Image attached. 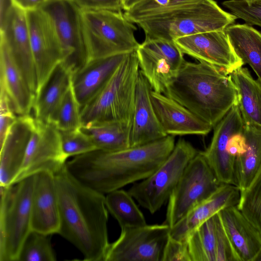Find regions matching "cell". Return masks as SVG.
Wrapping results in <instances>:
<instances>
[{"instance_id":"8992f818","label":"cell","mask_w":261,"mask_h":261,"mask_svg":"<svg viewBox=\"0 0 261 261\" xmlns=\"http://www.w3.org/2000/svg\"><path fill=\"white\" fill-rule=\"evenodd\" d=\"M35 175L7 186H1L0 261H18L32 231L31 204Z\"/></svg>"},{"instance_id":"f546056e","label":"cell","mask_w":261,"mask_h":261,"mask_svg":"<svg viewBox=\"0 0 261 261\" xmlns=\"http://www.w3.org/2000/svg\"><path fill=\"white\" fill-rule=\"evenodd\" d=\"M140 71L153 91L164 94L178 71L163 56L140 45L136 50Z\"/></svg>"},{"instance_id":"7bdbcfd3","label":"cell","mask_w":261,"mask_h":261,"mask_svg":"<svg viewBox=\"0 0 261 261\" xmlns=\"http://www.w3.org/2000/svg\"><path fill=\"white\" fill-rule=\"evenodd\" d=\"M143 0H122V8L127 11Z\"/></svg>"},{"instance_id":"52a82bcc","label":"cell","mask_w":261,"mask_h":261,"mask_svg":"<svg viewBox=\"0 0 261 261\" xmlns=\"http://www.w3.org/2000/svg\"><path fill=\"white\" fill-rule=\"evenodd\" d=\"M82 11L89 60L129 53L139 47L137 28L122 11Z\"/></svg>"},{"instance_id":"cb8c5ba5","label":"cell","mask_w":261,"mask_h":261,"mask_svg":"<svg viewBox=\"0 0 261 261\" xmlns=\"http://www.w3.org/2000/svg\"><path fill=\"white\" fill-rule=\"evenodd\" d=\"M126 54L90 60L72 74L71 86L81 109L103 88Z\"/></svg>"},{"instance_id":"d590c367","label":"cell","mask_w":261,"mask_h":261,"mask_svg":"<svg viewBox=\"0 0 261 261\" xmlns=\"http://www.w3.org/2000/svg\"><path fill=\"white\" fill-rule=\"evenodd\" d=\"M61 147L67 158L97 149L96 146L81 127L70 130H59Z\"/></svg>"},{"instance_id":"6da1fadb","label":"cell","mask_w":261,"mask_h":261,"mask_svg":"<svg viewBox=\"0 0 261 261\" xmlns=\"http://www.w3.org/2000/svg\"><path fill=\"white\" fill-rule=\"evenodd\" d=\"M175 144L174 137L167 136L117 151L96 149L73 156L66 167L81 183L107 194L148 177L168 158Z\"/></svg>"},{"instance_id":"ffe728a7","label":"cell","mask_w":261,"mask_h":261,"mask_svg":"<svg viewBox=\"0 0 261 261\" xmlns=\"http://www.w3.org/2000/svg\"><path fill=\"white\" fill-rule=\"evenodd\" d=\"M151 90L149 82L140 70L129 133V147L145 144L167 136L154 111L150 97Z\"/></svg>"},{"instance_id":"836d02e7","label":"cell","mask_w":261,"mask_h":261,"mask_svg":"<svg viewBox=\"0 0 261 261\" xmlns=\"http://www.w3.org/2000/svg\"><path fill=\"white\" fill-rule=\"evenodd\" d=\"M237 206L261 233V165L248 186L240 192Z\"/></svg>"},{"instance_id":"44dd1931","label":"cell","mask_w":261,"mask_h":261,"mask_svg":"<svg viewBox=\"0 0 261 261\" xmlns=\"http://www.w3.org/2000/svg\"><path fill=\"white\" fill-rule=\"evenodd\" d=\"M240 191L231 184H222L207 198L196 205L170 228V236L178 241H186L199 226L221 210L237 205Z\"/></svg>"},{"instance_id":"4fadbf2b","label":"cell","mask_w":261,"mask_h":261,"mask_svg":"<svg viewBox=\"0 0 261 261\" xmlns=\"http://www.w3.org/2000/svg\"><path fill=\"white\" fill-rule=\"evenodd\" d=\"M67 159L62 149L59 130L50 123L35 119L22 165L13 184L41 172L55 175Z\"/></svg>"},{"instance_id":"60d3db41","label":"cell","mask_w":261,"mask_h":261,"mask_svg":"<svg viewBox=\"0 0 261 261\" xmlns=\"http://www.w3.org/2000/svg\"><path fill=\"white\" fill-rule=\"evenodd\" d=\"M82 10L122 11V0H72Z\"/></svg>"},{"instance_id":"603a6c76","label":"cell","mask_w":261,"mask_h":261,"mask_svg":"<svg viewBox=\"0 0 261 261\" xmlns=\"http://www.w3.org/2000/svg\"><path fill=\"white\" fill-rule=\"evenodd\" d=\"M232 246L240 261L259 260L261 256V233L245 217L237 205L219 213Z\"/></svg>"},{"instance_id":"ba28073f","label":"cell","mask_w":261,"mask_h":261,"mask_svg":"<svg viewBox=\"0 0 261 261\" xmlns=\"http://www.w3.org/2000/svg\"><path fill=\"white\" fill-rule=\"evenodd\" d=\"M198 151L179 139L165 161L148 177L134 183L128 192L153 214L168 201L191 160Z\"/></svg>"},{"instance_id":"d4e9b609","label":"cell","mask_w":261,"mask_h":261,"mask_svg":"<svg viewBox=\"0 0 261 261\" xmlns=\"http://www.w3.org/2000/svg\"><path fill=\"white\" fill-rule=\"evenodd\" d=\"M0 85L18 116L29 115L35 95L31 90L6 43L1 39Z\"/></svg>"},{"instance_id":"8d00e7d4","label":"cell","mask_w":261,"mask_h":261,"mask_svg":"<svg viewBox=\"0 0 261 261\" xmlns=\"http://www.w3.org/2000/svg\"><path fill=\"white\" fill-rule=\"evenodd\" d=\"M140 46L165 57L178 71L186 61L184 54L174 41L145 37Z\"/></svg>"},{"instance_id":"484cf974","label":"cell","mask_w":261,"mask_h":261,"mask_svg":"<svg viewBox=\"0 0 261 261\" xmlns=\"http://www.w3.org/2000/svg\"><path fill=\"white\" fill-rule=\"evenodd\" d=\"M72 72L58 63L39 88L33 109L35 119L49 122L50 117L71 84Z\"/></svg>"},{"instance_id":"7c38bea8","label":"cell","mask_w":261,"mask_h":261,"mask_svg":"<svg viewBox=\"0 0 261 261\" xmlns=\"http://www.w3.org/2000/svg\"><path fill=\"white\" fill-rule=\"evenodd\" d=\"M1 39L6 43L31 90H38L26 11L12 0H1Z\"/></svg>"},{"instance_id":"1f68e13d","label":"cell","mask_w":261,"mask_h":261,"mask_svg":"<svg viewBox=\"0 0 261 261\" xmlns=\"http://www.w3.org/2000/svg\"><path fill=\"white\" fill-rule=\"evenodd\" d=\"M130 194L121 189L108 193L106 205L121 228L147 224L145 218Z\"/></svg>"},{"instance_id":"4dcf8cb0","label":"cell","mask_w":261,"mask_h":261,"mask_svg":"<svg viewBox=\"0 0 261 261\" xmlns=\"http://www.w3.org/2000/svg\"><path fill=\"white\" fill-rule=\"evenodd\" d=\"M131 126L120 122L95 123L81 129L91 139L97 149L114 151L129 147Z\"/></svg>"},{"instance_id":"9c48e42d","label":"cell","mask_w":261,"mask_h":261,"mask_svg":"<svg viewBox=\"0 0 261 261\" xmlns=\"http://www.w3.org/2000/svg\"><path fill=\"white\" fill-rule=\"evenodd\" d=\"M221 184L202 152L198 151L188 164L167 201L163 223L172 227Z\"/></svg>"},{"instance_id":"8fae6325","label":"cell","mask_w":261,"mask_h":261,"mask_svg":"<svg viewBox=\"0 0 261 261\" xmlns=\"http://www.w3.org/2000/svg\"><path fill=\"white\" fill-rule=\"evenodd\" d=\"M110 243L105 261H162L170 227L164 224L121 228Z\"/></svg>"},{"instance_id":"e575fe53","label":"cell","mask_w":261,"mask_h":261,"mask_svg":"<svg viewBox=\"0 0 261 261\" xmlns=\"http://www.w3.org/2000/svg\"><path fill=\"white\" fill-rule=\"evenodd\" d=\"M50 235L32 230L21 248L18 261H55Z\"/></svg>"},{"instance_id":"3957f363","label":"cell","mask_w":261,"mask_h":261,"mask_svg":"<svg viewBox=\"0 0 261 261\" xmlns=\"http://www.w3.org/2000/svg\"><path fill=\"white\" fill-rule=\"evenodd\" d=\"M164 94L175 100L213 128L238 104L230 74L204 63L185 61Z\"/></svg>"},{"instance_id":"277c9868","label":"cell","mask_w":261,"mask_h":261,"mask_svg":"<svg viewBox=\"0 0 261 261\" xmlns=\"http://www.w3.org/2000/svg\"><path fill=\"white\" fill-rule=\"evenodd\" d=\"M236 19L214 0H200L169 7L136 24L142 29L145 37L174 41L197 33L225 30Z\"/></svg>"},{"instance_id":"f6af8a7d","label":"cell","mask_w":261,"mask_h":261,"mask_svg":"<svg viewBox=\"0 0 261 261\" xmlns=\"http://www.w3.org/2000/svg\"><path fill=\"white\" fill-rule=\"evenodd\" d=\"M245 1L248 3H254L255 2L261 1V0H245Z\"/></svg>"},{"instance_id":"5b68a950","label":"cell","mask_w":261,"mask_h":261,"mask_svg":"<svg viewBox=\"0 0 261 261\" xmlns=\"http://www.w3.org/2000/svg\"><path fill=\"white\" fill-rule=\"evenodd\" d=\"M139 70L136 50L127 54L103 88L81 108L82 126L112 122L131 126Z\"/></svg>"},{"instance_id":"2e32d148","label":"cell","mask_w":261,"mask_h":261,"mask_svg":"<svg viewBox=\"0 0 261 261\" xmlns=\"http://www.w3.org/2000/svg\"><path fill=\"white\" fill-rule=\"evenodd\" d=\"M243 128L244 123L237 104L213 127L211 141L207 148L202 151L221 184L234 185L235 159L229 154L227 147L230 137L242 131Z\"/></svg>"},{"instance_id":"4316f807","label":"cell","mask_w":261,"mask_h":261,"mask_svg":"<svg viewBox=\"0 0 261 261\" xmlns=\"http://www.w3.org/2000/svg\"><path fill=\"white\" fill-rule=\"evenodd\" d=\"M230 74L238 90V106L244 125L261 130V82L246 67Z\"/></svg>"},{"instance_id":"f1b7e54d","label":"cell","mask_w":261,"mask_h":261,"mask_svg":"<svg viewBox=\"0 0 261 261\" xmlns=\"http://www.w3.org/2000/svg\"><path fill=\"white\" fill-rule=\"evenodd\" d=\"M246 149L236 158L234 185L240 192L249 185L261 165V130L244 125Z\"/></svg>"},{"instance_id":"d6a6232c","label":"cell","mask_w":261,"mask_h":261,"mask_svg":"<svg viewBox=\"0 0 261 261\" xmlns=\"http://www.w3.org/2000/svg\"><path fill=\"white\" fill-rule=\"evenodd\" d=\"M48 123L59 130H70L81 127V107L71 84L51 114Z\"/></svg>"},{"instance_id":"7402d4cb","label":"cell","mask_w":261,"mask_h":261,"mask_svg":"<svg viewBox=\"0 0 261 261\" xmlns=\"http://www.w3.org/2000/svg\"><path fill=\"white\" fill-rule=\"evenodd\" d=\"M35 122V118L29 114L18 116L1 145V186L13 184L22 165Z\"/></svg>"},{"instance_id":"e0dca14e","label":"cell","mask_w":261,"mask_h":261,"mask_svg":"<svg viewBox=\"0 0 261 261\" xmlns=\"http://www.w3.org/2000/svg\"><path fill=\"white\" fill-rule=\"evenodd\" d=\"M186 241L191 261H240L218 213L196 229Z\"/></svg>"},{"instance_id":"9a60e30c","label":"cell","mask_w":261,"mask_h":261,"mask_svg":"<svg viewBox=\"0 0 261 261\" xmlns=\"http://www.w3.org/2000/svg\"><path fill=\"white\" fill-rule=\"evenodd\" d=\"M174 42L184 54L231 74L244 65L225 30L197 33L178 38Z\"/></svg>"},{"instance_id":"74e56055","label":"cell","mask_w":261,"mask_h":261,"mask_svg":"<svg viewBox=\"0 0 261 261\" xmlns=\"http://www.w3.org/2000/svg\"><path fill=\"white\" fill-rule=\"evenodd\" d=\"M222 4L237 18L248 25L261 27V1L248 3L245 0H227Z\"/></svg>"},{"instance_id":"ab89813d","label":"cell","mask_w":261,"mask_h":261,"mask_svg":"<svg viewBox=\"0 0 261 261\" xmlns=\"http://www.w3.org/2000/svg\"><path fill=\"white\" fill-rule=\"evenodd\" d=\"M162 261H191L187 242L175 240L169 235Z\"/></svg>"},{"instance_id":"f35d334b","label":"cell","mask_w":261,"mask_h":261,"mask_svg":"<svg viewBox=\"0 0 261 261\" xmlns=\"http://www.w3.org/2000/svg\"><path fill=\"white\" fill-rule=\"evenodd\" d=\"M17 116L5 92L1 89L0 94V144L4 141L9 130L16 122Z\"/></svg>"},{"instance_id":"d6986e66","label":"cell","mask_w":261,"mask_h":261,"mask_svg":"<svg viewBox=\"0 0 261 261\" xmlns=\"http://www.w3.org/2000/svg\"><path fill=\"white\" fill-rule=\"evenodd\" d=\"M60 227L58 197L54 175L48 172L35 174L31 204V229L51 235Z\"/></svg>"},{"instance_id":"7a4b0ae2","label":"cell","mask_w":261,"mask_h":261,"mask_svg":"<svg viewBox=\"0 0 261 261\" xmlns=\"http://www.w3.org/2000/svg\"><path fill=\"white\" fill-rule=\"evenodd\" d=\"M60 227L58 234L72 244L86 261H105L108 213L105 194L76 179L65 165L54 175Z\"/></svg>"},{"instance_id":"ac0fdd59","label":"cell","mask_w":261,"mask_h":261,"mask_svg":"<svg viewBox=\"0 0 261 261\" xmlns=\"http://www.w3.org/2000/svg\"><path fill=\"white\" fill-rule=\"evenodd\" d=\"M151 101L161 126L167 136L207 135L213 127L167 95L150 92Z\"/></svg>"},{"instance_id":"83f0119b","label":"cell","mask_w":261,"mask_h":261,"mask_svg":"<svg viewBox=\"0 0 261 261\" xmlns=\"http://www.w3.org/2000/svg\"><path fill=\"white\" fill-rule=\"evenodd\" d=\"M225 32L244 64L249 65L261 82V32L246 23L230 24Z\"/></svg>"},{"instance_id":"5bb4252c","label":"cell","mask_w":261,"mask_h":261,"mask_svg":"<svg viewBox=\"0 0 261 261\" xmlns=\"http://www.w3.org/2000/svg\"><path fill=\"white\" fill-rule=\"evenodd\" d=\"M26 13L38 90L56 66L62 61L63 50L48 15L40 8Z\"/></svg>"},{"instance_id":"bcb514c9","label":"cell","mask_w":261,"mask_h":261,"mask_svg":"<svg viewBox=\"0 0 261 261\" xmlns=\"http://www.w3.org/2000/svg\"><path fill=\"white\" fill-rule=\"evenodd\" d=\"M259 260H261V256H260V257Z\"/></svg>"},{"instance_id":"b9f144b4","label":"cell","mask_w":261,"mask_h":261,"mask_svg":"<svg viewBox=\"0 0 261 261\" xmlns=\"http://www.w3.org/2000/svg\"><path fill=\"white\" fill-rule=\"evenodd\" d=\"M50 0H12L18 7L27 11L40 9L44 4Z\"/></svg>"},{"instance_id":"ee69618b","label":"cell","mask_w":261,"mask_h":261,"mask_svg":"<svg viewBox=\"0 0 261 261\" xmlns=\"http://www.w3.org/2000/svg\"><path fill=\"white\" fill-rule=\"evenodd\" d=\"M172 6L196 2L200 0H172Z\"/></svg>"},{"instance_id":"30bf717a","label":"cell","mask_w":261,"mask_h":261,"mask_svg":"<svg viewBox=\"0 0 261 261\" xmlns=\"http://www.w3.org/2000/svg\"><path fill=\"white\" fill-rule=\"evenodd\" d=\"M40 9L54 25L63 50L62 62L72 74L89 60L82 11L72 0H50Z\"/></svg>"}]
</instances>
